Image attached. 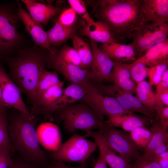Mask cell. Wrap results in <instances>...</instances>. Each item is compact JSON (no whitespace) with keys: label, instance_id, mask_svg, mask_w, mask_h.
Returning <instances> with one entry per match:
<instances>
[{"label":"cell","instance_id":"cell-35","mask_svg":"<svg viewBox=\"0 0 168 168\" xmlns=\"http://www.w3.org/2000/svg\"><path fill=\"white\" fill-rule=\"evenodd\" d=\"M167 68L168 63L158 64L150 68L147 67V76L149 77V83L151 86H157L158 84Z\"/></svg>","mask_w":168,"mask_h":168},{"label":"cell","instance_id":"cell-18","mask_svg":"<svg viewBox=\"0 0 168 168\" xmlns=\"http://www.w3.org/2000/svg\"><path fill=\"white\" fill-rule=\"evenodd\" d=\"M37 132L40 143L48 151H54L62 144L59 129L55 124L43 123L37 129Z\"/></svg>","mask_w":168,"mask_h":168},{"label":"cell","instance_id":"cell-24","mask_svg":"<svg viewBox=\"0 0 168 168\" xmlns=\"http://www.w3.org/2000/svg\"><path fill=\"white\" fill-rule=\"evenodd\" d=\"M152 67L168 63V39L150 48L142 56L136 60Z\"/></svg>","mask_w":168,"mask_h":168},{"label":"cell","instance_id":"cell-1","mask_svg":"<svg viewBox=\"0 0 168 168\" xmlns=\"http://www.w3.org/2000/svg\"><path fill=\"white\" fill-rule=\"evenodd\" d=\"M144 5V0H100L93 12L117 41L131 38L134 31L147 23Z\"/></svg>","mask_w":168,"mask_h":168},{"label":"cell","instance_id":"cell-22","mask_svg":"<svg viewBox=\"0 0 168 168\" xmlns=\"http://www.w3.org/2000/svg\"><path fill=\"white\" fill-rule=\"evenodd\" d=\"M113 61L125 63L135 61L136 54L131 44L126 45L112 42L100 44L99 47Z\"/></svg>","mask_w":168,"mask_h":168},{"label":"cell","instance_id":"cell-45","mask_svg":"<svg viewBox=\"0 0 168 168\" xmlns=\"http://www.w3.org/2000/svg\"><path fill=\"white\" fill-rule=\"evenodd\" d=\"M168 143L162 144L156 147L148 156L153 158L154 156L163 153L168 151Z\"/></svg>","mask_w":168,"mask_h":168},{"label":"cell","instance_id":"cell-14","mask_svg":"<svg viewBox=\"0 0 168 168\" xmlns=\"http://www.w3.org/2000/svg\"><path fill=\"white\" fill-rule=\"evenodd\" d=\"M96 87V85L93 87H89L71 84L64 89L61 96L54 102L49 109V121H53V114L56 110L82 100L89 91Z\"/></svg>","mask_w":168,"mask_h":168},{"label":"cell","instance_id":"cell-34","mask_svg":"<svg viewBox=\"0 0 168 168\" xmlns=\"http://www.w3.org/2000/svg\"><path fill=\"white\" fill-rule=\"evenodd\" d=\"M6 108L4 106L0 107V149L11 144Z\"/></svg>","mask_w":168,"mask_h":168},{"label":"cell","instance_id":"cell-11","mask_svg":"<svg viewBox=\"0 0 168 168\" xmlns=\"http://www.w3.org/2000/svg\"><path fill=\"white\" fill-rule=\"evenodd\" d=\"M47 64L71 84L89 87L95 86V83L91 80L90 70L68 63L50 54L47 56Z\"/></svg>","mask_w":168,"mask_h":168},{"label":"cell","instance_id":"cell-2","mask_svg":"<svg viewBox=\"0 0 168 168\" xmlns=\"http://www.w3.org/2000/svg\"><path fill=\"white\" fill-rule=\"evenodd\" d=\"M37 121L34 115L26 116L19 112L10 119L8 125L12 150L25 161L44 167L49 164L48 154L41 148L37 132Z\"/></svg>","mask_w":168,"mask_h":168},{"label":"cell","instance_id":"cell-29","mask_svg":"<svg viewBox=\"0 0 168 168\" xmlns=\"http://www.w3.org/2000/svg\"><path fill=\"white\" fill-rule=\"evenodd\" d=\"M72 39L73 48L78 54L82 63V69L90 70L93 59L90 45L77 35H75Z\"/></svg>","mask_w":168,"mask_h":168},{"label":"cell","instance_id":"cell-16","mask_svg":"<svg viewBox=\"0 0 168 168\" xmlns=\"http://www.w3.org/2000/svg\"><path fill=\"white\" fill-rule=\"evenodd\" d=\"M18 15L23 23L26 30L38 45L47 49L53 53L46 31L44 30L41 25L35 20L20 6H19Z\"/></svg>","mask_w":168,"mask_h":168},{"label":"cell","instance_id":"cell-19","mask_svg":"<svg viewBox=\"0 0 168 168\" xmlns=\"http://www.w3.org/2000/svg\"><path fill=\"white\" fill-rule=\"evenodd\" d=\"M85 137H92L97 144L100 152L110 168H132L131 165L121 156L117 155L105 142L98 131L86 132Z\"/></svg>","mask_w":168,"mask_h":168},{"label":"cell","instance_id":"cell-13","mask_svg":"<svg viewBox=\"0 0 168 168\" xmlns=\"http://www.w3.org/2000/svg\"><path fill=\"white\" fill-rule=\"evenodd\" d=\"M0 86L5 107H13L28 117L34 115L28 110L23 102L21 95V92L17 86L1 66Z\"/></svg>","mask_w":168,"mask_h":168},{"label":"cell","instance_id":"cell-4","mask_svg":"<svg viewBox=\"0 0 168 168\" xmlns=\"http://www.w3.org/2000/svg\"><path fill=\"white\" fill-rule=\"evenodd\" d=\"M53 121L63 122L68 133L76 130L87 132L99 129L104 121L100 120L92 110L82 100L75 104L60 108L53 114Z\"/></svg>","mask_w":168,"mask_h":168},{"label":"cell","instance_id":"cell-42","mask_svg":"<svg viewBox=\"0 0 168 168\" xmlns=\"http://www.w3.org/2000/svg\"><path fill=\"white\" fill-rule=\"evenodd\" d=\"M88 159L85 162L82 163L80 166L72 167L66 165L64 162L60 161H50L46 166V168H88L89 165Z\"/></svg>","mask_w":168,"mask_h":168},{"label":"cell","instance_id":"cell-46","mask_svg":"<svg viewBox=\"0 0 168 168\" xmlns=\"http://www.w3.org/2000/svg\"><path fill=\"white\" fill-rule=\"evenodd\" d=\"M107 165L103 156L100 153L95 163L93 168H108Z\"/></svg>","mask_w":168,"mask_h":168},{"label":"cell","instance_id":"cell-3","mask_svg":"<svg viewBox=\"0 0 168 168\" xmlns=\"http://www.w3.org/2000/svg\"><path fill=\"white\" fill-rule=\"evenodd\" d=\"M47 56L38 52L24 51L9 60L11 79L32 104L40 78L46 70Z\"/></svg>","mask_w":168,"mask_h":168},{"label":"cell","instance_id":"cell-8","mask_svg":"<svg viewBox=\"0 0 168 168\" xmlns=\"http://www.w3.org/2000/svg\"><path fill=\"white\" fill-rule=\"evenodd\" d=\"M82 100L102 121H103L104 115L109 116L131 113L124 109L115 99L100 92L96 86L89 91Z\"/></svg>","mask_w":168,"mask_h":168},{"label":"cell","instance_id":"cell-33","mask_svg":"<svg viewBox=\"0 0 168 168\" xmlns=\"http://www.w3.org/2000/svg\"><path fill=\"white\" fill-rule=\"evenodd\" d=\"M60 81L57 72L55 71L49 72L46 70L42 73L39 80L36 91L35 100L44 91L58 84Z\"/></svg>","mask_w":168,"mask_h":168},{"label":"cell","instance_id":"cell-26","mask_svg":"<svg viewBox=\"0 0 168 168\" xmlns=\"http://www.w3.org/2000/svg\"><path fill=\"white\" fill-rule=\"evenodd\" d=\"M167 127L159 123H154L152 127L150 128L152 134V138L144 148L143 155L148 157L156 147L162 144L168 143Z\"/></svg>","mask_w":168,"mask_h":168},{"label":"cell","instance_id":"cell-32","mask_svg":"<svg viewBox=\"0 0 168 168\" xmlns=\"http://www.w3.org/2000/svg\"><path fill=\"white\" fill-rule=\"evenodd\" d=\"M129 133L132 141L139 149H144L147 145L152 135L151 131L145 126L138 128Z\"/></svg>","mask_w":168,"mask_h":168},{"label":"cell","instance_id":"cell-21","mask_svg":"<svg viewBox=\"0 0 168 168\" xmlns=\"http://www.w3.org/2000/svg\"><path fill=\"white\" fill-rule=\"evenodd\" d=\"M32 18L39 24H47L49 20L58 14L60 8L33 0H22Z\"/></svg>","mask_w":168,"mask_h":168},{"label":"cell","instance_id":"cell-10","mask_svg":"<svg viewBox=\"0 0 168 168\" xmlns=\"http://www.w3.org/2000/svg\"><path fill=\"white\" fill-rule=\"evenodd\" d=\"M97 88L103 93L115 99L125 110L131 113H141L153 119L154 114L145 107L137 97L124 91L115 85L95 83Z\"/></svg>","mask_w":168,"mask_h":168},{"label":"cell","instance_id":"cell-5","mask_svg":"<svg viewBox=\"0 0 168 168\" xmlns=\"http://www.w3.org/2000/svg\"><path fill=\"white\" fill-rule=\"evenodd\" d=\"M97 147L95 142L87 139L84 136L74 134L57 149L50 151L48 155L50 161L82 164L89 159Z\"/></svg>","mask_w":168,"mask_h":168},{"label":"cell","instance_id":"cell-15","mask_svg":"<svg viewBox=\"0 0 168 168\" xmlns=\"http://www.w3.org/2000/svg\"><path fill=\"white\" fill-rule=\"evenodd\" d=\"M64 82L60 81L42 93L32 104L31 113L41 116L49 120V111L54 102L61 96Z\"/></svg>","mask_w":168,"mask_h":168},{"label":"cell","instance_id":"cell-28","mask_svg":"<svg viewBox=\"0 0 168 168\" xmlns=\"http://www.w3.org/2000/svg\"><path fill=\"white\" fill-rule=\"evenodd\" d=\"M136 97L145 107L155 114L156 113L155 94L149 82L143 81L138 83Z\"/></svg>","mask_w":168,"mask_h":168},{"label":"cell","instance_id":"cell-37","mask_svg":"<svg viewBox=\"0 0 168 168\" xmlns=\"http://www.w3.org/2000/svg\"><path fill=\"white\" fill-rule=\"evenodd\" d=\"M68 2L71 8L86 21L87 24L94 21L88 13L84 2L81 0H68Z\"/></svg>","mask_w":168,"mask_h":168},{"label":"cell","instance_id":"cell-36","mask_svg":"<svg viewBox=\"0 0 168 168\" xmlns=\"http://www.w3.org/2000/svg\"><path fill=\"white\" fill-rule=\"evenodd\" d=\"M128 66L134 81L138 83L144 81L147 76V66L136 60L131 64H128Z\"/></svg>","mask_w":168,"mask_h":168},{"label":"cell","instance_id":"cell-25","mask_svg":"<svg viewBox=\"0 0 168 168\" xmlns=\"http://www.w3.org/2000/svg\"><path fill=\"white\" fill-rule=\"evenodd\" d=\"M81 34L97 42L104 44L110 42H117L113 37L108 28L103 22L95 21L86 24L82 30Z\"/></svg>","mask_w":168,"mask_h":168},{"label":"cell","instance_id":"cell-30","mask_svg":"<svg viewBox=\"0 0 168 168\" xmlns=\"http://www.w3.org/2000/svg\"><path fill=\"white\" fill-rule=\"evenodd\" d=\"M156 100V119H159V114L164 107L168 106V69L164 73L161 80L157 85Z\"/></svg>","mask_w":168,"mask_h":168},{"label":"cell","instance_id":"cell-41","mask_svg":"<svg viewBox=\"0 0 168 168\" xmlns=\"http://www.w3.org/2000/svg\"><path fill=\"white\" fill-rule=\"evenodd\" d=\"M8 168H46L28 162L20 156L12 157L11 165Z\"/></svg>","mask_w":168,"mask_h":168},{"label":"cell","instance_id":"cell-43","mask_svg":"<svg viewBox=\"0 0 168 168\" xmlns=\"http://www.w3.org/2000/svg\"><path fill=\"white\" fill-rule=\"evenodd\" d=\"M153 159L162 168H168V151L154 156Z\"/></svg>","mask_w":168,"mask_h":168},{"label":"cell","instance_id":"cell-39","mask_svg":"<svg viewBox=\"0 0 168 168\" xmlns=\"http://www.w3.org/2000/svg\"><path fill=\"white\" fill-rule=\"evenodd\" d=\"M77 14L71 8L64 10L60 15L58 22L66 27L74 26L77 19Z\"/></svg>","mask_w":168,"mask_h":168},{"label":"cell","instance_id":"cell-6","mask_svg":"<svg viewBox=\"0 0 168 168\" xmlns=\"http://www.w3.org/2000/svg\"><path fill=\"white\" fill-rule=\"evenodd\" d=\"M98 132L110 148L118 152L129 163L140 156L139 149L127 132L118 129L106 121Z\"/></svg>","mask_w":168,"mask_h":168},{"label":"cell","instance_id":"cell-20","mask_svg":"<svg viewBox=\"0 0 168 168\" xmlns=\"http://www.w3.org/2000/svg\"><path fill=\"white\" fill-rule=\"evenodd\" d=\"M111 77L114 84L123 91L132 95L136 93L137 86L131 77L128 64L114 61Z\"/></svg>","mask_w":168,"mask_h":168},{"label":"cell","instance_id":"cell-23","mask_svg":"<svg viewBox=\"0 0 168 168\" xmlns=\"http://www.w3.org/2000/svg\"><path fill=\"white\" fill-rule=\"evenodd\" d=\"M145 17L147 23L168 22V0H144Z\"/></svg>","mask_w":168,"mask_h":168},{"label":"cell","instance_id":"cell-17","mask_svg":"<svg viewBox=\"0 0 168 168\" xmlns=\"http://www.w3.org/2000/svg\"><path fill=\"white\" fill-rule=\"evenodd\" d=\"M106 122L112 126L119 127L125 131L130 132L138 128L152 124L154 121L153 119L147 117L131 113L109 116L108 120Z\"/></svg>","mask_w":168,"mask_h":168},{"label":"cell","instance_id":"cell-47","mask_svg":"<svg viewBox=\"0 0 168 168\" xmlns=\"http://www.w3.org/2000/svg\"><path fill=\"white\" fill-rule=\"evenodd\" d=\"M2 106H4L2 96L1 90L0 86V107Z\"/></svg>","mask_w":168,"mask_h":168},{"label":"cell","instance_id":"cell-27","mask_svg":"<svg viewBox=\"0 0 168 168\" xmlns=\"http://www.w3.org/2000/svg\"><path fill=\"white\" fill-rule=\"evenodd\" d=\"M76 28L75 26L66 27L60 24L58 21L54 25L46 31L50 44H59L68 39L72 38L75 35Z\"/></svg>","mask_w":168,"mask_h":168},{"label":"cell","instance_id":"cell-9","mask_svg":"<svg viewBox=\"0 0 168 168\" xmlns=\"http://www.w3.org/2000/svg\"><path fill=\"white\" fill-rule=\"evenodd\" d=\"M20 39L15 18L10 8L6 5L0 6V56L11 51Z\"/></svg>","mask_w":168,"mask_h":168},{"label":"cell","instance_id":"cell-44","mask_svg":"<svg viewBox=\"0 0 168 168\" xmlns=\"http://www.w3.org/2000/svg\"><path fill=\"white\" fill-rule=\"evenodd\" d=\"M159 123L168 127V106L164 107L161 110L159 116Z\"/></svg>","mask_w":168,"mask_h":168},{"label":"cell","instance_id":"cell-7","mask_svg":"<svg viewBox=\"0 0 168 168\" xmlns=\"http://www.w3.org/2000/svg\"><path fill=\"white\" fill-rule=\"evenodd\" d=\"M168 35V23H147L132 33L133 41L130 44L135 54H140L164 41Z\"/></svg>","mask_w":168,"mask_h":168},{"label":"cell","instance_id":"cell-12","mask_svg":"<svg viewBox=\"0 0 168 168\" xmlns=\"http://www.w3.org/2000/svg\"><path fill=\"white\" fill-rule=\"evenodd\" d=\"M90 45L93 55L90 69L91 80L96 83L112 82L111 76L114 61L100 48L96 42L90 40Z\"/></svg>","mask_w":168,"mask_h":168},{"label":"cell","instance_id":"cell-38","mask_svg":"<svg viewBox=\"0 0 168 168\" xmlns=\"http://www.w3.org/2000/svg\"><path fill=\"white\" fill-rule=\"evenodd\" d=\"M132 168H162L152 158L143 155L140 156L136 159Z\"/></svg>","mask_w":168,"mask_h":168},{"label":"cell","instance_id":"cell-31","mask_svg":"<svg viewBox=\"0 0 168 168\" xmlns=\"http://www.w3.org/2000/svg\"><path fill=\"white\" fill-rule=\"evenodd\" d=\"M49 54L66 63L82 68V63L78 54L73 47L67 46L58 51L53 50V53Z\"/></svg>","mask_w":168,"mask_h":168},{"label":"cell","instance_id":"cell-40","mask_svg":"<svg viewBox=\"0 0 168 168\" xmlns=\"http://www.w3.org/2000/svg\"><path fill=\"white\" fill-rule=\"evenodd\" d=\"M11 144L0 149V168H8L12 161V152Z\"/></svg>","mask_w":168,"mask_h":168}]
</instances>
